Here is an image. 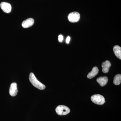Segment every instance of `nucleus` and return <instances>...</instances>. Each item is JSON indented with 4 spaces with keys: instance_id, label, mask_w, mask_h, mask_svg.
Returning <instances> with one entry per match:
<instances>
[{
    "instance_id": "1",
    "label": "nucleus",
    "mask_w": 121,
    "mask_h": 121,
    "mask_svg": "<svg viewBox=\"0 0 121 121\" xmlns=\"http://www.w3.org/2000/svg\"><path fill=\"white\" fill-rule=\"evenodd\" d=\"M29 79L32 84L37 89L40 90H43L45 89V85L37 80L33 73H30L29 75Z\"/></svg>"
},
{
    "instance_id": "2",
    "label": "nucleus",
    "mask_w": 121,
    "mask_h": 121,
    "mask_svg": "<svg viewBox=\"0 0 121 121\" xmlns=\"http://www.w3.org/2000/svg\"><path fill=\"white\" fill-rule=\"evenodd\" d=\"M91 101L97 105H102L105 102L104 97L99 94L95 95L91 97Z\"/></svg>"
},
{
    "instance_id": "3",
    "label": "nucleus",
    "mask_w": 121,
    "mask_h": 121,
    "mask_svg": "<svg viewBox=\"0 0 121 121\" xmlns=\"http://www.w3.org/2000/svg\"><path fill=\"white\" fill-rule=\"evenodd\" d=\"M70 109L64 105L58 106L56 109V113L59 115H65L70 112Z\"/></svg>"
},
{
    "instance_id": "4",
    "label": "nucleus",
    "mask_w": 121,
    "mask_h": 121,
    "mask_svg": "<svg viewBox=\"0 0 121 121\" xmlns=\"http://www.w3.org/2000/svg\"><path fill=\"white\" fill-rule=\"evenodd\" d=\"M80 18V14L78 12H73L69 13L68 16V20L72 23L78 22Z\"/></svg>"
},
{
    "instance_id": "5",
    "label": "nucleus",
    "mask_w": 121,
    "mask_h": 121,
    "mask_svg": "<svg viewBox=\"0 0 121 121\" xmlns=\"http://www.w3.org/2000/svg\"><path fill=\"white\" fill-rule=\"evenodd\" d=\"M1 8L5 13H9L11 12L12 10V6L9 3L6 2H1L0 4Z\"/></svg>"
},
{
    "instance_id": "6",
    "label": "nucleus",
    "mask_w": 121,
    "mask_h": 121,
    "mask_svg": "<svg viewBox=\"0 0 121 121\" xmlns=\"http://www.w3.org/2000/svg\"><path fill=\"white\" fill-rule=\"evenodd\" d=\"M17 84L15 82L12 83L11 84L9 88V93L10 95L14 97L17 95Z\"/></svg>"
},
{
    "instance_id": "7",
    "label": "nucleus",
    "mask_w": 121,
    "mask_h": 121,
    "mask_svg": "<svg viewBox=\"0 0 121 121\" xmlns=\"http://www.w3.org/2000/svg\"><path fill=\"white\" fill-rule=\"evenodd\" d=\"M35 21L32 18H29L24 21L22 23V26L24 28L30 27L33 25Z\"/></svg>"
},
{
    "instance_id": "8",
    "label": "nucleus",
    "mask_w": 121,
    "mask_h": 121,
    "mask_svg": "<svg viewBox=\"0 0 121 121\" xmlns=\"http://www.w3.org/2000/svg\"><path fill=\"white\" fill-rule=\"evenodd\" d=\"M111 65V63L109 60H106L105 62H103L102 64L103 72L104 73H108Z\"/></svg>"
},
{
    "instance_id": "9",
    "label": "nucleus",
    "mask_w": 121,
    "mask_h": 121,
    "mask_svg": "<svg viewBox=\"0 0 121 121\" xmlns=\"http://www.w3.org/2000/svg\"><path fill=\"white\" fill-rule=\"evenodd\" d=\"M108 78L106 76L100 77L97 79V82L101 86H105L108 82Z\"/></svg>"
},
{
    "instance_id": "10",
    "label": "nucleus",
    "mask_w": 121,
    "mask_h": 121,
    "mask_svg": "<svg viewBox=\"0 0 121 121\" xmlns=\"http://www.w3.org/2000/svg\"><path fill=\"white\" fill-rule=\"evenodd\" d=\"M99 71V70L97 67H93L92 71L87 75V78L89 79L95 77V76L98 73Z\"/></svg>"
},
{
    "instance_id": "11",
    "label": "nucleus",
    "mask_w": 121,
    "mask_h": 121,
    "mask_svg": "<svg viewBox=\"0 0 121 121\" xmlns=\"http://www.w3.org/2000/svg\"><path fill=\"white\" fill-rule=\"evenodd\" d=\"M114 54L118 59H121V48L118 45H115L113 48Z\"/></svg>"
},
{
    "instance_id": "12",
    "label": "nucleus",
    "mask_w": 121,
    "mask_h": 121,
    "mask_svg": "<svg viewBox=\"0 0 121 121\" xmlns=\"http://www.w3.org/2000/svg\"><path fill=\"white\" fill-rule=\"evenodd\" d=\"M121 82V75L118 74L115 76L113 80V83L115 85H119Z\"/></svg>"
},
{
    "instance_id": "13",
    "label": "nucleus",
    "mask_w": 121,
    "mask_h": 121,
    "mask_svg": "<svg viewBox=\"0 0 121 121\" xmlns=\"http://www.w3.org/2000/svg\"><path fill=\"white\" fill-rule=\"evenodd\" d=\"M63 39V37L62 35H60L59 36L58 40L60 42H62Z\"/></svg>"
},
{
    "instance_id": "14",
    "label": "nucleus",
    "mask_w": 121,
    "mask_h": 121,
    "mask_svg": "<svg viewBox=\"0 0 121 121\" xmlns=\"http://www.w3.org/2000/svg\"><path fill=\"white\" fill-rule=\"evenodd\" d=\"M70 36H68L66 39V42L67 43H69L70 42Z\"/></svg>"
}]
</instances>
